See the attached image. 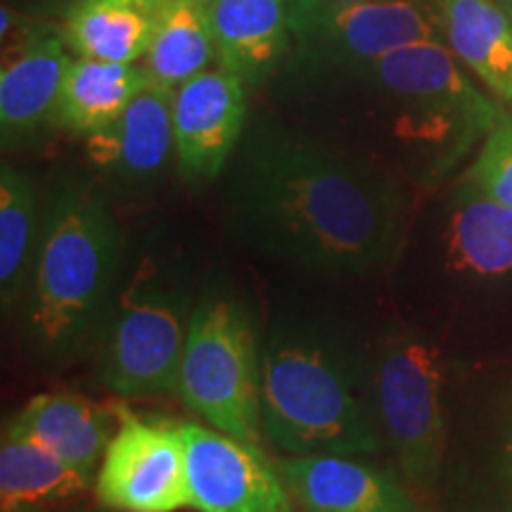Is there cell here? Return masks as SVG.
I'll return each instance as SVG.
<instances>
[{
    "mask_svg": "<svg viewBox=\"0 0 512 512\" xmlns=\"http://www.w3.org/2000/svg\"><path fill=\"white\" fill-rule=\"evenodd\" d=\"M226 216L254 252L328 278H366L399 254L408 195L373 159L254 131L228 176Z\"/></svg>",
    "mask_w": 512,
    "mask_h": 512,
    "instance_id": "1",
    "label": "cell"
},
{
    "mask_svg": "<svg viewBox=\"0 0 512 512\" xmlns=\"http://www.w3.org/2000/svg\"><path fill=\"white\" fill-rule=\"evenodd\" d=\"M261 434L290 456H370L387 444L373 358L330 328L278 325L261 347Z\"/></svg>",
    "mask_w": 512,
    "mask_h": 512,
    "instance_id": "2",
    "label": "cell"
},
{
    "mask_svg": "<svg viewBox=\"0 0 512 512\" xmlns=\"http://www.w3.org/2000/svg\"><path fill=\"white\" fill-rule=\"evenodd\" d=\"M124 238L105 195L64 178L43 209L41 235L24 294L22 328L31 354L69 361L98 337L117 292Z\"/></svg>",
    "mask_w": 512,
    "mask_h": 512,
    "instance_id": "3",
    "label": "cell"
},
{
    "mask_svg": "<svg viewBox=\"0 0 512 512\" xmlns=\"http://www.w3.org/2000/svg\"><path fill=\"white\" fill-rule=\"evenodd\" d=\"M363 74L380 98L389 138L422 183L451 174L508 114L441 41L394 50Z\"/></svg>",
    "mask_w": 512,
    "mask_h": 512,
    "instance_id": "4",
    "label": "cell"
},
{
    "mask_svg": "<svg viewBox=\"0 0 512 512\" xmlns=\"http://www.w3.org/2000/svg\"><path fill=\"white\" fill-rule=\"evenodd\" d=\"M192 311L181 271L140 256L131 275L119 278L98 332L100 382L128 399L178 392Z\"/></svg>",
    "mask_w": 512,
    "mask_h": 512,
    "instance_id": "5",
    "label": "cell"
},
{
    "mask_svg": "<svg viewBox=\"0 0 512 512\" xmlns=\"http://www.w3.org/2000/svg\"><path fill=\"white\" fill-rule=\"evenodd\" d=\"M261 347L235 299L207 294L195 304L178 373V394L214 430L245 441L261 434Z\"/></svg>",
    "mask_w": 512,
    "mask_h": 512,
    "instance_id": "6",
    "label": "cell"
},
{
    "mask_svg": "<svg viewBox=\"0 0 512 512\" xmlns=\"http://www.w3.org/2000/svg\"><path fill=\"white\" fill-rule=\"evenodd\" d=\"M380 427L408 477L427 484L444 456V366L439 349L411 332L389 335L373 358Z\"/></svg>",
    "mask_w": 512,
    "mask_h": 512,
    "instance_id": "7",
    "label": "cell"
},
{
    "mask_svg": "<svg viewBox=\"0 0 512 512\" xmlns=\"http://www.w3.org/2000/svg\"><path fill=\"white\" fill-rule=\"evenodd\" d=\"M290 27L311 62L363 74L394 50L437 41L444 24L425 0H290Z\"/></svg>",
    "mask_w": 512,
    "mask_h": 512,
    "instance_id": "8",
    "label": "cell"
},
{
    "mask_svg": "<svg viewBox=\"0 0 512 512\" xmlns=\"http://www.w3.org/2000/svg\"><path fill=\"white\" fill-rule=\"evenodd\" d=\"M95 494L112 512H176L190 508L185 434L181 425L147 420L117 408Z\"/></svg>",
    "mask_w": 512,
    "mask_h": 512,
    "instance_id": "9",
    "label": "cell"
},
{
    "mask_svg": "<svg viewBox=\"0 0 512 512\" xmlns=\"http://www.w3.org/2000/svg\"><path fill=\"white\" fill-rule=\"evenodd\" d=\"M190 508L200 512H292L280 470L254 441L183 425Z\"/></svg>",
    "mask_w": 512,
    "mask_h": 512,
    "instance_id": "10",
    "label": "cell"
},
{
    "mask_svg": "<svg viewBox=\"0 0 512 512\" xmlns=\"http://www.w3.org/2000/svg\"><path fill=\"white\" fill-rule=\"evenodd\" d=\"M247 119L245 83L204 69L174 93V143L183 176L209 183L226 171Z\"/></svg>",
    "mask_w": 512,
    "mask_h": 512,
    "instance_id": "11",
    "label": "cell"
},
{
    "mask_svg": "<svg viewBox=\"0 0 512 512\" xmlns=\"http://www.w3.org/2000/svg\"><path fill=\"white\" fill-rule=\"evenodd\" d=\"M174 93L147 83L117 121L86 136V155L95 169L121 185H145L162 174L176 152Z\"/></svg>",
    "mask_w": 512,
    "mask_h": 512,
    "instance_id": "12",
    "label": "cell"
},
{
    "mask_svg": "<svg viewBox=\"0 0 512 512\" xmlns=\"http://www.w3.org/2000/svg\"><path fill=\"white\" fill-rule=\"evenodd\" d=\"M278 470L309 512H418L394 479L351 456H292L280 460Z\"/></svg>",
    "mask_w": 512,
    "mask_h": 512,
    "instance_id": "13",
    "label": "cell"
},
{
    "mask_svg": "<svg viewBox=\"0 0 512 512\" xmlns=\"http://www.w3.org/2000/svg\"><path fill=\"white\" fill-rule=\"evenodd\" d=\"M72 60L57 34H36L3 46L0 69V131L3 145L34 136L55 121L64 76Z\"/></svg>",
    "mask_w": 512,
    "mask_h": 512,
    "instance_id": "14",
    "label": "cell"
},
{
    "mask_svg": "<svg viewBox=\"0 0 512 512\" xmlns=\"http://www.w3.org/2000/svg\"><path fill=\"white\" fill-rule=\"evenodd\" d=\"M221 69L245 83L273 72L290 46V0H209Z\"/></svg>",
    "mask_w": 512,
    "mask_h": 512,
    "instance_id": "15",
    "label": "cell"
},
{
    "mask_svg": "<svg viewBox=\"0 0 512 512\" xmlns=\"http://www.w3.org/2000/svg\"><path fill=\"white\" fill-rule=\"evenodd\" d=\"M117 420V413L110 415L81 394H38L12 415L8 425L95 479Z\"/></svg>",
    "mask_w": 512,
    "mask_h": 512,
    "instance_id": "16",
    "label": "cell"
},
{
    "mask_svg": "<svg viewBox=\"0 0 512 512\" xmlns=\"http://www.w3.org/2000/svg\"><path fill=\"white\" fill-rule=\"evenodd\" d=\"M448 271L477 280L512 275V207L470 181L453 190L444 228Z\"/></svg>",
    "mask_w": 512,
    "mask_h": 512,
    "instance_id": "17",
    "label": "cell"
},
{
    "mask_svg": "<svg viewBox=\"0 0 512 512\" xmlns=\"http://www.w3.org/2000/svg\"><path fill=\"white\" fill-rule=\"evenodd\" d=\"M448 48L512 110V19L496 0H434Z\"/></svg>",
    "mask_w": 512,
    "mask_h": 512,
    "instance_id": "18",
    "label": "cell"
},
{
    "mask_svg": "<svg viewBox=\"0 0 512 512\" xmlns=\"http://www.w3.org/2000/svg\"><path fill=\"white\" fill-rule=\"evenodd\" d=\"M164 0H81L67 15L64 41L79 57L136 64L150 50Z\"/></svg>",
    "mask_w": 512,
    "mask_h": 512,
    "instance_id": "19",
    "label": "cell"
},
{
    "mask_svg": "<svg viewBox=\"0 0 512 512\" xmlns=\"http://www.w3.org/2000/svg\"><path fill=\"white\" fill-rule=\"evenodd\" d=\"M143 67L79 57L64 76L55 121L79 136H91L117 121L147 86Z\"/></svg>",
    "mask_w": 512,
    "mask_h": 512,
    "instance_id": "20",
    "label": "cell"
},
{
    "mask_svg": "<svg viewBox=\"0 0 512 512\" xmlns=\"http://www.w3.org/2000/svg\"><path fill=\"white\" fill-rule=\"evenodd\" d=\"M93 477L74 470L36 439L5 422L0 444V508L10 512L24 505L62 503L83 494Z\"/></svg>",
    "mask_w": 512,
    "mask_h": 512,
    "instance_id": "21",
    "label": "cell"
},
{
    "mask_svg": "<svg viewBox=\"0 0 512 512\" xmlns=\"http://www.w3.org/2000/svg\"><path fill=\"white\" fill-rule=\"evenodd\" d=\"M214 55L209 0H164L157 31L143 57L147 81L176 91L202 74Z\"/></svg>",
    "mask_w": 512,
    "mask_h": 512,
    "instance_id": "22",
    "label": "cell"
},
{
    "mask_svg": "<svg viewBox=\"0 0 512 512\" xmlns=\"http://www.w3.org/2000/svg\"><path fill=\"white\" fill-rule=\"evenodd\" d=\"M41 211L34 185L22 171L0 166V302L17 309L27 294L31 266L41 235Z\"/></svg>",
    "mask_w": 512,
    "mask_h": 512,
    "instance_id": "23",
    "label": "cell"
},
{
    "mask_svg": "<svg viewBox=\"0 0 512 512\" xmlns=\"http://www.w3.org/2000/svg\"><path fill=\"white\" fill-rule=\"evenodd\" d=\"M465 181H470L484 195L512 207V114H505L479 145Z\"/></svg>",
    "mask_w": 512,
    "mask_h": 512,
    "instance_id": "24",
    "label": "cell"
},
{
    "mask_svg": "<svg viewBox=\"0 0 512 512\" xmlns=\"http://www.w3.org/2000/svg\"><path fill=\"white\" fill-rule=\"evenodd\" d=\"M10 512H48V510L41 508V505H24V508H15Z\"/></svg>",
    "mask_w": 512,
    "mask_h": 512,
    "instance_id": "25",
    "label": "cell"
},
{
    "mask_svg": "<svg viewBox=\"0 0 512 512\" xmlns=\"http://www.w3.org/2000/svg\"><path fill=\"white\" fill-rule=\"evenodd\" d=\"M328 3H373V0H328Z\"/></svg>",
    "mask_w": 512,
    "mask_h": 512,
    "instance_id": "26",
    "label": "cell"
},
{
    "mask_svg": "<svg viewBox=\"0 0 512 512\" xmlns=\"http://www.w3.org/2000/svg\"><path fill=\"white\" fill-rule=\"evenodd\" d=\"M503 10L508 12V17L512 19V0H503Z\"/></svg>",
    "mask_w": 512,
    "mask_h": 512,
    "instance_id": "27",
    "label": "cell"
},
{
    "mask_svg": "<svg viewBox=\"0 0 512 512\" xmlns=\"http://www.w3.org/2000/svg\"><path fill=\"white\" fill-rule=\"evenodd\" d=\"M72 3H74V5H76V3H81V0H72Z\"/></svg>",
    "mask_w": 512,
    "mask_h": 512,
    "instance_id": "28",
    "label": "cell"
},
{
    "mask_svg": "<svg viewBox=\"0 0 512 512\" xmlns=\"http://www.w3.org/2000/svg\"><path fill=\"white\" fill-rule=\"evenodd\" d=\"M510 456H512V444H510Z\"/></svg>",
    "mask_w": 512,
    "mask_h": 512,
    "instance_id": "29",
    "label": "cell"
}]
</instances>
